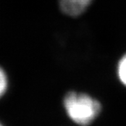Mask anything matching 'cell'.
<instances>
[{
	"instance_id": "cell-3",
	"label": "cell",
	"mask_w": 126,
	"mask_h": 126,
	"mask_svg": "<svg viewBox=\"0 0 126 126\" xmlns=\"http://www.w3.org/2000/svg\"><path fill=\"white\" fill-rule=\"evenodd\" d=\"M118 75L122 84L126 86V54L120 59L118 65Z\"/></svg>"
},
{
	"instance_id": "cell-2",
	"label": "cell",
	"mask_w": 126,
	"mask_h": 126,
	"mask_svg": "<svg viewBox=\"0 0 126 126\" xmlns=\"http://www.w3.org/2000/svg\"><path fill=\"white\" fill-rule=\"evenodd\" d=\"M91 2L92 0H59V4L65 14L76 16L82 14Z\"/></svg>"
},
{
	"instance_id": "cell-4",
	"label": "cell",
	"mask_w": 126,
	"mask_h": 126,
	"mask_svg": "<svg viewBox=\"0 0 126 126\" xmlns=\"http://www.w3.org/2000/svg\"><path fill=\"white\" fill-rule=\"evenodd\" d=\"M7 86V76L3 70L0 68V97L3 95L5 91H6Z\"/></svg>"
},
{
	"instance_id": "cell-5",
	"label": "cell",
	"mask_w": 126,
	"mask_h": 126,
	"mask_svg": "<svg viewBox=\"0 0 126 126\" xmlns=\"http://www.w3.org/2000/svg\"><path fill=\"white\" fill-rule=\"evenodd\" d=\"M0 126H2V125H1V124H0Z\"/></svg>"
},
{
	"instance_id": "cell-1",
	"label": "cell",
	"mask_w": 126,
	"mask_h": 126,
	"mask_svg": "<svg viewBox=\"0 0 126 126\" xmlns=\"http://www.w3.org/2000/svg\"><path fill=\"white\" fill-rule=\"evenodd\" d=\"M67 115L79 125H88L94 121L101 111L98 101L85 94L69 92L64 98Z\"/></svg>"
}]
</instances>
